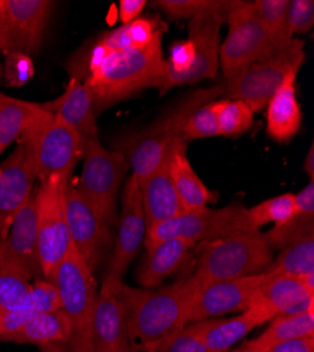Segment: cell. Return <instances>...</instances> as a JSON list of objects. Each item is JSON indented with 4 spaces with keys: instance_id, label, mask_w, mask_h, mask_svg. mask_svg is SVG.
I'll return each instance as SVG.
<instances>
[{
    "instance_id": "37",
    "label": "cell",
    "mask_w": 314,
    "mask_h": 352,
    "mask_svg": "<svg viewBox=\"0 0 314 352\" xmlns=\"http://www.w3.org/2000/svg\"><path fill=\"white\" fill-rule=\"evenodd\" d=\"M233 0H159L151 6L159 9L170 20L193 19L212 10H220L232 5Z\"/></svg>"
},
{
    "instance_id": "29",
    "label": "cell",
    "mask_w": 314,
    "mask_h": 352,
    "mask_svg": "<svg viewBox=\"0 0 314 352\" xmlns=\"http://www.w3.org/2000/svg\"><path fill=\"white\" fill-rule=\"evenodd\" d=\"M304 337H314V309L276 316L271 320L269 327L251 342L261 349H267L278 342Z\"/></svg>"
},
{
    "instance_id": "4",
    "label": "cell",
    "mask_w": 314,
    "mask_h": 352,
    "mask_svg": "<svg viewBox=\"0 0 314 352\" xmlns=\"http://www.w3.org/2000/svg\"><path fill=\"white\" fill-rule=\"evenodd\" d=\"M272 248L261 230L203 241L199 245L193 278L199 286L264 272L272 261Z\"/></svg>"
},
{
    "instance_id": "44",
    "label": "cell",
    "mask_w": 314,
    "mask_h": 352,
    "mask_svg": "<svg viewBox=\"0 0 314 352\" xmlns=\"http://www.w3.org/2000/svg\"><path fill=\"white\" fill-rule=\"evenodd\" d=\"M295 210L302 213H314V181L295 195Z\"/></svg>"
},
{
    "instance_id": "33",
    "label": "cell",
    "mask_w": 314,
    "mask_h": 352,
    "mask_svg": "<svg viewBox=\"0 0 314 352\" xmlns=\"http://www.w3.org/2000/svg\"><path fill=\"white\" fill-rule=\"evenodd\" d=\"M295 214V195L283 193L262 203L255 204L254 208L247 209V217L249 226L254 230H261L268 223L275 226L287 223Z\"/></svg>"
},
{
    "instance_id": "13",
    "label": "cell",
    "mask_w": 314,
    "mask_h": 352,
    "mask_svg": "<svg viewBox=\"0 0 314 352\" xmlns=\"http://www.w3.org/2000/svg\"><path fill=\"white\" fill-rule=\"evenodd\" d=\"M123 285L122 279L104 276L98 292L92 317L93 352H135L122 302Z\"/></svg>"
},
{
    "instance_id": "8",
    "label": "cell",
    "mask_w": 314,
    "mask_h": 352,
    "mask_svg": "<svg viewBox=\"0 0 314 352\" xmlns=\"http://www.w3.org/2000/svg\"><path fill=\"white\" fill-rule=\"evenodd\" d=\"M69 179L51 176L36 190L37 240L41 275L49 280L60 263L72 250L67 221L65 195Z\"/></svg>"
},
{
    "instance_id": "47",
    "label": "cell",
    "mask_w": 314,
    "mask_h": 352,
    "mask_svg": "<svg viewBox=\"0 0 314 352\" xmlns=\"http://www.w3.org/2000/svg\"><path fill=\"white\" fill-rule=\"evenodd\" d=\"M3 255H5V241L0 240V265L3 263Z\"/></svg>"
},
{
    "instance_id": "14",
    "label": "cell",
    "mask_w": 314,
    "mask_h": 352,
    "mask_svg": "<svg viewBox=\"0 0 314 352\" xmlns=\"http://www.w3.org/2000/svg\"><path fill=\"white\" fill-rule=\"evenodd\" d=\"M146 234L147 224L144 209H142L139 185L135 176L131 175L123 192L116 244H114V251L109 261L104 276L123 280V275L146 241Z\"/></svg>"
},
{
    "instance_id": "24",
    "label": "cell",
    "mask_w": 314,
    "mask_h": 352,
    "mask_svg": "<svg viewBox=\"0 0 314 352\" xmlns=\"http://www.w3.org/2000/svg\"><path fill=\"white\" fill-rule=\"evenodd\" d=\"M186 150L188 142L181 138L177 140L172 144V161H170V173L183 213L208 208L209 203L217 200V195L196 175L188 160Z\"/></svg>"
},
{
    "instance_id": "6",
    "label": "cell",
    "mask_w": 314,
    "mask_h": 352,
    "mask_svg": "<svg viewBox=\"0 0 314 352\" xmlns=\"http://www.w3.org/2000/svg\"><path fill=\"white\" fill-rule=\"evenodd\" d=\"M49 282L58 292L61 309L71 322V351L93 352L92 317L99 290L92 270L72 247Z\"/></svg>"
},
{
    "instance_id": "11",
    "label": "cell",
    "mask_w": 314,
    "mask_h": 352,
    "mask_svg": "<svg viewBox=\"0 0 314 352\" xmlns=\"http://www.w3.org/2000/svg\"><path fill=\"white\" fill-rule=\"evenodd\" d=\"M225 23L228 33L218 50V63L225 80L237 78L252 64L264 61L276 52L256 17L254 2L237 0Z\"/></svg>"
},
{
    "instance_id": "41",
    "label": "cell",
    "mask_w": 314,
    "mask_h": 352,
    "mask_svg": "<svg viewBox=\"0 0 314 352\" xmlns=\"http://www.w3.org/2000/svg\"><path fill=\"white\" fill-rule=\"evenodd\" d=\"M288 24L292 36L309 33L314 25L313 0H292V2H289Z\"/></svg>"
},
{
    "instance_id": "45",
    "label": "cell",
    "mask_w": 314,
    "mask_h": 352,
    "mask_svg": "<svg viewBox=\"0 0 314 352\" xmlns=\"http://www.w3.org/2000/svg\"><path fill=\"white\" fill-rule=\"evenodd\" d=\"M304 170L309 175L310 181H314V144L313 142L310 145V150L304 160Z\"/></svg>"
},
{
    "instance_id": "17",
    "label": "cell",
    "mask_w": 314,
    "mask_h": 352,
    "mask_svg": "<svg viewBox=\"0 0 314 352\" xmlns=\"http://www.w3.org/2000/svg\"><path fill=\"white\" fill-rule=\"evenodd\" d=\"M0 267L13 270L28 280L43 278L38 259L36 192L12 221L5 240L3 263Z\"/></svg>"
},
{
    "instance_id": "1",
    "label": "cell",
    "mask_w": 314,
    "mask_h": 352,
    "mask_svg": "<svg viewBox=\"0 0 314 352\" xmlns=\"http://www.w3.org/2000/svg\"><path fill=\"white\" fill-rule=\"evenodd\" d=\"M199 290L193 275L159 289L122 287V302L131 345L147 352L153 345L189 324V311Z\"/></svg>"
},
{
    "instance_id": "25",
    "label": "cell",
    "mask_w": 314,
    "mask_h": 352,
    "mask_svg": "<svg viewBox=\"0 0 314 352\" xmlns=\"http://www.w3.org/2000/svg\"><path fill=\"white\" fill-rule=\"evenodd\" d=\"M192 247L193 244L185 240L169 239L147 250V256L137 272L138 285L144 289H153L161 285L183 265Z\"/></svg>"
},
{
    "instance_id": "7",
    "label": "cell",
    "mask_w": 314,
    "mask_h": 352,
    "mask_svg": "<svg viewBox=\"0 0 314 352\" xmlns=\"http://www.w3.org/2000/svg\"><path fill=\"white\" fill-rule=\"evenodd\" d=\"M82 160V176L76 189L110 228L116 221L117 197L128 162L122 151L104 148L99 140L85 142Z\"/></svg>"
},
{
    "instance_id": "31",
    "label": "cell",
    "mask_w": 314,
    "mask_h": 352,
    "mask_svg": "<svg viewBox=\"0 0 314 352\" xmlns=\"http://www.w3.org/2000/svg\"><path fill=\"white\" fill-rule=\"evenodd\" d=\"M289 0H256L255 13L275 51H282L293 41L288 24Z\"/></svg>"
},
{
    "instance_id": "30",
    "label": "cell",
    "mask_w": 314,
    "mask_h": 352,
    "mask_svg": "<svg viewBox=\"0 0 314 352\" xmlns=\"http://www.w3.org/2000/svg\"><path fill=\"white\" fill-rule=\"evenodd\" d=\"M40 104L10 98L0 92V155L19 140Z\"/></svg>"
},
{
    "instance_id": "26",
    "label": "cell",
    "mask_w": 314,
    "mask_h": 352,
    "mask_svg": "<svg viewBox=\"0 0 314 352\" xmlns=\"http://www.w3.org/2000/svg\"><path fill=\"white\" fill-rule=\"evenodd\" d=\"M161 28H164V25H161V20L157 17H138L131 23L114 28V30L104 33L92 47L88 56V64L110 52L144 48L154 40Z\"/></svg>"
},
{
    "instance_id": "32",
    "label": "cell",
    "mask_w": 314,
    "mask_h": 352,
    "mask_svg": "<svg viewBox=\"0 0 314 352\" xmlns=\"http://www.w3.org/2000/svg\"><path fill=\"white\" fill-rule=\"evenodd\" d=\"M269 276L303 278L314 274V239H307L280 250L264 271Z\"/></svg>"
},
{
    "instance_id": "46",
    "label": "cell",
    "mask_w": 314,
    "mask_h": 352,
    "mask_svg": "<svg viewBox=\"0 0 314 352\" xmlns=\"http://www.w3.org/2000/svg\"><path fill=\"white\" fill-rule=\"evenodd\" d=\"M233 352H264V349L258 348V346L254 345V344L249 341V342H245V344H243L240 348L234 349Z\"/></svg>"
},
{
    "instance_id": "36",
    "label": "cell",
    "mask_w": 314,
    "mask_h": 352,
    "mask_svg": "<svg viewBox=\"0 0 314 352\" xmlns=\"http://www.w3.org/2000/svg\"><path fill=\"white\" fill-rule=\"evenodd\" d=\"M254 110L243 100H218L220 135H238L247 133L254 124Z\"/></svg>"
},
{
    "instance_id": "16",
    "label": "cell",
    "mask_w": 314,
    "mask_h": 352,
    "mask_svg": "<svg viewBox=\"0 0 314 352\" xmlns=\"http://www.w3.org/2000/svg\"><path fill=\"white\" fill-rule=\"evenodd\" d=\"M65 208L72 245L95 272L110 240L109 227L76 188L68 186Z\"/></svg>"
},
{
    "instance_id": "12",
    "label": "cell",
    "mask_w": 314,
    "mask_h": 352,
    "mask_svg": "<svg viewBox=\"0 0 314 352\" xmlns=\"http://www.w3.org/2000/svg\"><path fill=\"white\" fill-rule=\"evenodd\" d=\"M54 6L51 0H0V52L37 54Z\"/></svg>"
},
{
    "instance_id": "42",
    "label": "cell",
    "mask_w": 314,
    "mask_h": 352,
    "mask_svg": "<svg viewBox=\"0 0 314 352\" xmlns=\"http://www.w3.org/2000/svg\"><path fill=\"white\" fill-rule=\"evenodd\" d=\"M264 352H314V337L278 342L264 349Z\"/></svg>"
},
{
    "instance_id": "40",
    "label": "cell",
    "mask_w": 314,
    "mask_h": 352,
    "mask_svg": "<svg viewBox=\"0 0 314 352\" xmlns=\"http://www.w3.org/2000/svg\"><path fill=\"white\" fill-rule=\"evenodd\" d=\"M34 74L36 67L32 56L23 52H12L6 55L3 65V82H6L8 86H24L28 80L33 79Z\"/></svg>"
},
{
    "instance_id": "10",
    "label": "cell",
    "mask_w": 314,
    "mask_h": 352,
    "mask_svg": "<svg viewBox=\"0 0 314 352\" xmlns=\"http://www.w3.org/2000/svg\"><path fill=\"white\" fill-rule=\"evenodd\" d=\"M304 61V41L293 38L289 47L276 51L264 61L252 64L237 78L223 83L224 96L245 102L254 113L261 111L287 76L299 71Z\"/></svg>"
},
{
    "instance_id": "34",
    "label": "cell",
    "mask_w": 314,
    "mask_h": 352,
    "mask_svg": "<svg viewBox=\"0 0 314 352\" xmlns=\"http://www.w3.org/2000/svg\"><path fill=\"white\" fill-rule=\"evenodd\" d=\"M265 236L271 248L279 251L291 244L314 239V213L295 210V214L287 223L275 226Z\"/></svg>"
},
{
    "instance_id": "3",
    "label": "cell",
    "mask_w": 314,
    "mask_h": 352,
    "mask_svg": "<svg viewBox=\"0 0 314 352\" xmlns=\"http://www.w3.org/2000/svg\"><path fill=\"white\" fill-rule=\"evenodd\" d=\"M223 95V83L192 91L172 107L158 116L151 124L144 127V130L127 135L120 142L119 151L124 154L138 182L147 178L161 162L169 146L182 137L189 117L199 107Z\"/></svg>"
},
{
    "instance_id": "20",
    "label": "cell",
    "mask_w": 314,
    "mask_h": 352,
    "mask_svg": "<svg viewBox=\"0 0 314 352\" xmlns=\"http://www.w3.org/2000/svg\"><path fill=\"white\" fill-rule=\"evenodd\" d=\"M170 161L172 145L166 150L157 168L147 178L138 182L147 228L183 213L170 173Z\"/></svg>"
},
{
    "instance_id": "43",
    "label": "cell",
    "mask_w": 314,
    "mask_h": 352,
    "mask_svg": "<svg viewBox=\"0 0 314 352\" xmlns=\"http://www.w3.org/2000/svg\"><path fill=\"white\" fill-rule=\"evenodd\" d=\"M146 6H147L146 0H122L120 10H119L120 21L123 24H127L137 20Z\"/></svg>"
},
{
    "instance_id": "39",
    "label": "cell",
    "mask_w": 314,
    "mask_h": 352,
    "mask_svg": "<svg viewBox=\"0 0 314 352\" xmlns=\"http://www.w3.org/2000/svg\"><path fill=\"white\" fill-rule=\"evenodd\" d=\"M147 352H209L190 324L153 345Z\"/></svg>"
},
{
    "instance_id": "2",
    "label": "cell",
    "mask_w": 314,
    "mask_h": 352,
    "mask_svg": "<svg viewBox=\"0 0 314 352\" xmlns=\"http://www.w3.org/2000/svg\"><path fill=\"white\" fill-rule=\"evenodd\" d=\"M164 33L165 27L144 48L110 52L88 64L83 82L92 94L96 114L146 87H154L165 65Z\"/></svg>"
},
{
    "instance_id": "22",
    "label": "cell",
    "mask_w": 314,
    "mask_h": 352,
    "mask_svg": "<svg viewBox=\"0 0 314 352\" xmlns=\"http://www.w3.org/2000/svg\"><path fill=\"white\" fill-rule=\"evenodd\" d=\"M268 322L255 309H247L233 318H209L192 322V329L209 352H227L249 331Z\"/></svg>"
},
{
    "instance_id": "48",
    "label": "cell",
    "mask_w": 314,
    "mask_h": 352,
    "mask_svg": "<svg viewBox=\"0 0 314 352\" xmlns=\"http://www.w3.org/2000/svg\"><path fill=\"white\" fill-rule=\"evenodd\" d=\"M0 82H3V67L0 65Z\"/></svg>"
},
{
    "instance_id": "35",
    "label": "cell",
    "mask_w": 314,
    "mask_h": 352,
    "mask_svg": "<svg viewBox=\"0 0 314 352\" xmlns=\"http://www.w3.org/2000/svg\"><path fill=\"white\" fill-rule=\"evenodd\" d=\"M33 282L19 272L0 267V313L14 310L27 305Z\"/></svg>"
},
{
    "instance_id": "21",
    "label": "cell",
    "mask_w": 314,
    "mask_h": 352,
    "mask_svg": "<svg viewBox=\"0 0 314 352\" xmlns=\"http://www.w3.org/2000/svg\"><path fill=\"white\" fill-rule=\"evenodd\" d=\"M43 106L76 131L85 142L99 140L93 98L83 80L72 76L64 94Z\"/></svg>"
},
{
    "instance_id": "38",
    "label": "cell",
    "mask_w": 314,
    "mask_h": 352,
    "mask_svg": "<svg viewBox=\"0 0 314 352\" xmlns=\"http://www.w3.org/2000/svg\"><path fill=\"white\" fill-rule=\"evenodd\" d=\"M220 135L218 130V100L199 107L188 119L181 140L185 142Z\"/></svg>"
},
{
    "instance_id": "27",
    "label": "cell",
    "mask_w": 314,
    "mask_h": 352,
    "mask_svg": "<svg viewBox=\"0 0 314 352\" xmlns=\"http://www.w3.org/2000/svg\"><path fill=\"white\" fill-rule=\"evenodd\" d=\"M71 334L72 327L67 314L63 309H56L32 317L23 327L2 341L45 346L56 342H68Z\"/></svg>"
},
{
    "instance_id": "19",
    "label": "cell",
    "mask_w": 314,
    "mask_h": 352,
    "mask_svg": "<svg viewBox=\"0 0 314 352\" xmlns=\"http://www.w3.org/2000/svg\"><path fill=\"white\" fill-rule=\"evenodd\" d=\"M249 307L271 321L280 314L314 309V292L309 290L300 278L269 276L255 290Z\"/></svg>"
},
{
    "instance_id": "23",
    "label": "cell",
    "mask_w": 314,
    "mask_h": 352,
    "mask_svg": "<svg viewBox=\"0 0 314 352\" xmlns=\"http://www.w3.org/2000/svg\"><path fill=\"white\" fill-rule=\"evenodd\" d=\"M299 71L291 72L267 104V131L276 142H289L300 130L302 109L295 83Z\"/></svg>"
},
{
    "instance_id": "18",
    "label": "cell",
    "mask_w": 314,
    "mask_h": 352,
    "mask_svg": "<svg viewBox=\"0 0 314 352\" xmlns=\"http://www.w3.org/2000/svg\"><path fill=\"white\" fill-rule=\"evenodd\" d=\"M36 175L21 142L0 164V240L5 241L13 219L33 195Z\"/></svg>"
},
{
    "instance_id": "15",
    "label": "cell",
    "mask_w": 314,
    "mask_h": 352,
    "mask_svg": "<svg viewBox=\"0 0 314 352\" xmlns=\"http://www.w3.org/2000/svg\"><path fill=\"white\" fill-rule=\"evenodd\" d=\"M269 276L265 272L238 279L223 280L199 286L196 298L189 311V324L196 321L216 318L217 316L245 311L252 295Z\"/></svg>"
},
{
    "instance_id": "9",
    "label": "cell",
    "mask_w": 314,
    "mask_h": 352,
    "mask_svg": "<svg viewBox=\"0 0 314 352\" xmlns=\"http://www.w3.org/2000/svg\"><path fill=\"white\" fill-rule=\"evenodd\" d=\"M252 230L247 217V209L241 204H233L223 209L203 208L182 213L175 219L147 228L144 244L147 250H151L165 240L181 239L194 245L196 243L212 241Z\"/></svg>"
},
{
    "instance_id": "28",
    "label": "cell",
    "mask_w": 314,
    "mask_h": 352,
    "mask_svg": "<svg viewBox=\"0 0 314 352\" xmlns=\"http://www.w3.org/2000/svg\"><path fill=\"white\" fill-rule=\"evenodd\" d=\"M56 309H61V302L55 286L44 278L36 279L33 282L32 295L27 305L0 313V340L16 333L32 317Z\"/></svg>"
},
{
    "instance_id": "5",
    "label": "cell",
    "mask_w": 314,
    "mask_h": 352,
    "mask_svg": "<svg viewBox=\"0 0 314 352\" xmlns=\"http://www.w3.org/2000/svg\"><path fill=\"white\" fill-rule=\"evenodd\" d=\"M20 142L40 182L51 176L69 179L76 164L83 158L85 141L43 104L24 129Z\"/></svg>"
}]
</instances>
